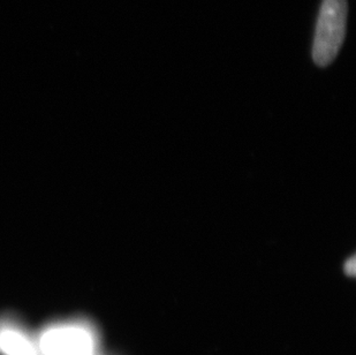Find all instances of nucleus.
<instances>
[{
  "label": "nucleus",
  "mask_w": 356,
  "mask_h": 355,
  "mask_svg": "<svg viewBox=\"0 0 356 355\" xmlns=\"http://www.w3.org/2000/svg\"><path fill=\"white\" fill-rule=\"evenodd\" d=\"M0 355H42L36 335L15 314L0 315Z\"/></svg>",
  "instance_id": "3"
},
{
  "label": "nucleus",
  "mask_w": 356,
  "mask_h": 355,
  "mask_svg": "<svg viewBox=\"0 0 356 355\" xmlns=\"http://www.w3.org/2000/svg\"><path fill=\"white\" fill-rule=\"evenodd\" d=\"M343 270H345V274L346 275L350 276V277H354L355 276L356 272V261L355 256H352V258L348 260V261L345 263V267H343Z\"/></svg>",
  "instance_id": "4"
},
{
  "label": "nucleus",
  "mask_w": 356,
  "mask_h": 355,
  "mask_svg": "<svg viewBox=\"0 0 356 355\" xmlns=\"http://www.w3.org/2000/svg\"><path fill=\"white\" fill-rule=\"evenodd\" d=\"M36 339L42 355H104L97 325L84 316L49 322Z\"/></svg>",
  "instance_id": "1"
},
{
  "label": "nucleus",
  "mask_w": 356,
  "mask_h": 355,
  "mask_svg": "<svg viewBox=\"0 0 356 355\" xmlns=\"http://www.w3.org/2000/svg\"><path fill=\"white\" fill-rule=\"evenodd\" d=\"M347 10V0H323L313 47V59L319 68L331 64L339 54L346 34Z\"/></svg>",
  "instance_id": "2"
}]
</instances>
